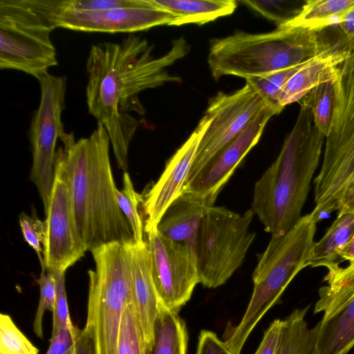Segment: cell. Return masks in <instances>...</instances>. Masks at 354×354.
<instances>
[{
	"label": "cell",
	"mask_w": 354,
	"mask_h": 354,
	"mask_svg": "<svg viewBox=\"0 0 354 354\" xmlns=\"http://www.w3.org/2000/svg\"><path fill=\"white\" fill-rule=\"evenodd\" d=\"M153 47L131 33L120 42L93 45L86 61L88 112L105 127L118 168L124 172L129 144L140 124L130 112L144 113L138 95L167 83H180L181 78L167 68L190 50L183 37L173 40L170 49L158 57L152 54Z\"/></svg>",
	"instance_id": "1"
},
{
	"label": "cell",
	"mask_w": 354,
	"mask_h": 354,
	"mask_svg": "<svg viewBox=\"0 0 354 354\" xmlns=\"http://www.w3.org/2000/svg\"><path fill=\"white\" fill-rule=\"evenodd\" d=\"M59 139L77 230L86 251L113 242H133L130 225L117 201L105 127L97 122L88 137L75 140L73 133L65 132Z\"/></svg>",
	"instance_id": "2"
},
{
	"label": "cell",
	"mask_w": 354,
	"mask_h": 354,
	"mask_svg": "<svg viewBox=\"0 0 354 354\" xmlns=\"http://www.w3.org/2000/svg\"><path fill=\"white\" fill-rule=\"evenodd\" d=\"M324 138L310 110L301 104L279 154L254 187L251 209L272 235L288 232L301 218Z\"/></svg>",
	"instance_id": "3"
},
{
	"label": "cell",
	"mask_w": 354,
	"mask_h": 354,
	"mask_svg": "<svg viewBox=\"0 0 354 354\" xmlns=\"http://www.w3.org/2000/svg\"><path fill=\"white\" fill-rule=\"evenodd\" d=\"M321 32L288 26L263 33L236 32L212 41L207 63L215 80L261 76L303 64L336 46Z\"/></svg>",
	"instance_id": "4"
},
{
	"label": "cell",
	"mask_w": 354,
	"mask_h": 354,
	"mask_svg": "<svg viewBox=\"0 0 354 354\" xmlns=\"http://www.w3.org/2000/svg\"><path fill=\"white\" fill-rule=\"evenodd\" d=\"M319 218L315 209L301 216L288 232L272 235L266 250L259 255L248 306L241 322L230 330L224 341L232 353L241 354L260 319L277 303L295 277L308 266Z\"/></svg>",
	"instance_id": "5"
},
{
	"label": "cell",
	"mask_w": 354,
	"mask_h": 354,
	"mask_svg": "<svg viewBox=\"0 0 354 354\" xmlns=\"http://www.w3.org/2000/svg\"><path fill=\"white\" fill-rule=\"evenodd\" d=\"M131 243L113 242L91 251L95 270L88 271L85 326L92 333L95 354L116 353L122 313L133 301Z\"/></svg>",
	"instance_id": "6"
},
{
	"label": "cell",
	"mask_w": 354,
	"mask_h": 354,
	"mask_svg": "<svg viewBox=\"0 0 354 354\" xmlns=\"http://www.w3.org/2000/svg\"><path fill=\"white\" fill-rule=\"evenodd\" d=\"M348 50L333 80L332 120L322 165L314 180L315 209L319 213L336 210L344 189L354 179V47Z\"/></svg>",
	"instance_id": "7"
},
{
	"label": "cell",
	"mask_w": 354,
	"mask_h": 354,
	"mask_svg": "<svg viewBox=\"0 0 354 354\" xmlns=\"http://www.w3.org/2000/svg\"><path fill=\"white\" fill-rule=\"evenodd\" d=\"M50 0H0V68L37 78L57 64Z\"/></svg>",
	"instance_id": "8"
},
{
	"label": "cell",
	"mask_w": 354,
	"mask_h": 354,
	"mask_svg": "<svg viewBox=\"0 0 354 354\" xmlns=\"http://www.w3.org/2000/svg\"><path fill=\"white\" fill-rule=\"evenodd\" d=\"M254 213L211 206L198 226L194 243L200 283L208 288L223 285L243 263L256 234L250 230Z\"/></svg>",
	"instance_id": "9"
},
{
	"label": "cell",
	"mask_w": 354,
	"mask_h": 354,
	"mask_svg": "<svg viewBox=\"0 0 354 354\" xmlns=\"http://www.w3.org/2000/svg\"><path fill=\"white\" fill-rule=\"evenodd\" d=\"M36 79L41 98L29 130L32 153L30 178L37 188L46 212L53 182L56 143L65 133L62 114L66 108V78L45 73Z\"/></svg>",
	"instance_id": "10"
},
{
	"label": "cell",
	"mask_w": 354,
	"mask_h": 354,
	"mask_svg": "<svg viewBox=\"0 0 354 354\" xmlns=\"http://www.w3.org/2000/svg\"><path fill=\"white\" fill-rule=\"evenodd\" d=\"M268 106L247 82L233 93L219 92L211 99L204 115L209 120V124L199 142L184 187L190 183L215 155L236 138Z\"/></svg>",
	"instance_id": "11"
},
{
	"label": "cell",
	"mask_w": 354,
	"mask_h": 354,
	"mask_svg": "<svg viewBox=\"0 0 354 354\" xmlns=\"http://www.w3.org/2000/svg\"><path fill=\"white\" fill-rule=\"evenodd\" d=\"M45 214L46 238L43 257L46 270L66 271L86 250L77 230L62 147L56 151L53 186Z\"/></svg>",
	"instance_id": "12"
},
{
	"label": "cell",
	"mask_w": 354,
	"mask_h": 354,
	"mask_svg": "<svg viewBox=\"0 0 354 354\" xmlns=\"http://www.w3.org/2000/svg\"><path fill=\"white\" fill-rule=\"evenodd\" d=\"M147 234L151 274L160 303L178 313L200 283L194 252L165 237L157 228Z\"/></svg>",
	"instance_id": "13"
},
{
	"label": "cell",
	"mask_w": 354,
	"mask_h": 354,
	"mask_svg": "<svg viewBox=\"0 0 354 354\" xmlns=\"http://www.w3.org/2000/svg\"><path fill=\"white\" fill-rule=\"evenodd\" d=\"M52 18L57 28L84 32H132L162 26H171L173 14L153 6L149 0L136 5L93 11L59 10L50 0Z\"/></svg>",
	"instance_id": "14"
},
{
	"label": "cell",
	"mask_w": 354,
	"mask_h": 354,
	"mask_svg": "<svg viewBox=\"0 0 354 354\" xmlns=\"http://www.w3.org/2000/svg\"><path fill=\"white\" fill-rule=\"evenodd\" d=\"M279 113L270 106L263 109L236 138L207 163L190 183L183 187L182 193L192 192L215 203L236 168L259 142L268 122Z\"/></svg>",
	"instance_id": "15"
},
{
	"label": "cell",
	"mask_w": 354,
	"mask_h": 354,
	"mask_svg": "<svg viewBox=\"0 0 354 354\" xmlns=\"http://www.w3.org/2000/svg\"><path fill=\"white\" fill-rule=\"evenodd\" d=\"M209 124L205 115L184 144L166 165L159 179L142 196L145 232L157 226L171 203L182 193L199 142Z\"/></svg>",
	"instance_id": "16"
},
{
	"label": "cell",
	"mask_w": 354,
	"mask_h": 354,
	"mask_svg": "<svg viewBox=\"0 0 354 354\" xmlns=\"http://www.w3.org/2000/svg\"><path fill=\"white\" fill-rule=\"evenodd\" d=\"M133 304L144 333L147 353L153 348L160 300L153 283L146 241L130 244Z\"/></svg>",
	"instance_id": "17"
},
{
	"label": "cell",
	"mask_w": 354,
	"mask_h": 354,
	"mask_svg": "<svg viewBox=\"0 0 354 354\" xmlns=\"http://www.w3.org/2000/svg\"><path fill=\"white\" fill-rule=\"evenodd\" d=\"M214 204L201 195L183 192L168 207L157 230L168 239L185 245L194 252L195 238L200 223Z\"/></svg>",
	"instance_id": "18"
},
{
	"label": "cell",
	"mask_w": 354,
	"mask_h": 354,
	"mask_svg": "<svg viewBox=\"0 0 354 354\" xmlns=\"http://www.w3.org/2000/svg\"><path fill=\"white\" fill-rule=\"evenodd\" d=\"M348 52L344 45L339 44L305 62L283 86L278 103L280 109L302 100L316 86L334 80Z\"/></svg>",
	"instance_id": "19"
},
{
	"label": "cell",
	"mask_w": 354,
	"mask_h": 354,
	"mask_svg": "<svg viewBox=\"0 0 354 354\" xmlns=\"http://www.w3.org/2000/svg\"><path fill=\"white\" fill-rule=\"evenodd\" d=\"M155 7L176 16L171 26L202 25L232 14L234 0H149Z\"/></svg>",
	"instance_id": "20"
},
{
	"label": "cell",
	"mask_w": 354,
	"mask_h": 354,
	"mask_svg": "<svg viewBox=\"0 0 354 354\" xmlns=\"http://www.w3.org/2000/svg\"><path fill=\"white\" fill-rule=\"evenodd\" d=\"M327 285L319 290L314 313H322V321L333 317L354 299V259L346 267L337 265L324 278Z\"/></svg>",
	"instance_id": "21"
},
{
	"label": "cell",
	"mask_w": 354,
	"mask_h": 354,
	"mask_svg": "<svg viewBox=\"0 0 354 354\" xmlns=\"http://www.w3.org/2000/svg\"><path fill=\"white\" fill-rule=\"evenodd\" d=\"M317 325L319 354H348L354 347V299L333 317L320 320Z\"/></svg>",
	"instance_id": "22"
},
{
	"label": "cell",
	"mask_w": 354,
	"mask_h": 354,
	"mask_svg": "<svg viewBox=\"0 0 354 354\" xmlns=\"http://www.w3.org/2000/svg\"><path fill=\"white\" fill-rule=\"evenodd\" d=\"M354 234V214H337L336 219L318 242H315L308 266L326 267L339 265V254Z\"/></svg>",
	"instance_id": "23"
},
{
	"label": "cell",
	"mask_w": 354,
	"mask_h": 354,
	"mask_svg": "<svg viewBox=\"0 0 354 354\" xmlns=\"http://www.w3.org/2000/svg\"><path fill=\"white\" fill-rule=\"evenodd\" d=\"M188 335L178 313L160 304L154 326V342L147 354H187Z\"/></svg>",
	"instance_id": "24"
},
{
	"label": "cell",
	"mask_w": 354,
	"mask_h": 354,
	"mask_svg": "<svg viewBox=\"0 0 354 354\" xmlns=\"http://www.w3.org/2000/svg\"><path fill=\"white\" fill-rule=\"evenodd\" d=\"M353 7L354 0H308L299 14L284 26L321 31L339 25L343 15Z\"/></svg>",
	"instance_id": "25"
},
{
	"label": "cell",
	"mask_w": 354,
	"mask_h": 354,
	"mask_svg": "<svg viewBox=\"0 0 354 354\" xmlns=\"http://www.w3.org/2000/svg\"><path fill=\"white\" fill-rule=\"evenodd\" d=\"M309 307L295 309L285 319L279 354H319L316 347L318 325L310 328L306 320Z\"/></svg>",
	"instance_id": "26"
},
{
	"label": "cell",
	"mask_w": 354,
	"mask_h": 354,
	"mask_svg": "<svg viewBox=\"0 0 354 354\" xmlns=\"http://www.w3.org/2000/svg\"><path fill=\"white\" fill-rule=\"evenodd\" d=\"M334 102L333 80L316 86L301 100V104L310 110L315 126L325 137L330 130Z\"/></svg>",
	"instance_id": "27"
},
{
	"label": "cell",
	"mask_w": 354,
	"mask_h": 354,
	"mask_svg": "<svg viewBox=\"0 0 354 354\" xmlns=\"http://www.w3.org/2000/svg\"><path fill=\"white\" fill-rule=\"evenodd\" d=\"M115 354H147V344L133 301L124 308Z\"/></svg>",
	"instance_id": "28"
},
{
	"label": "cell",
	"mask_w": 354,
	"mask_h": 354,
	"mask_svg": "<svg viewBox=\"0 0 354 354\" xmlns=\"http://www.w3.org/2000/svg\"><path fill=\"white\" fill-rule=\"evenodd\" d=\"M116 198L120 210L127 218L131 228L133 240L136 243H142L145 227L140 207L142 205V196L134 189L129 174L127 171L123 175V189H116Z\"/></svg>",
	"instance_id": "29"
},
{
	"label": "cell",
	"mask_w": 354,
	"mask_h": 354,
	"mask_svg": "<svg viewBox=\"0 0 354 354\" xmlns=\"http://www.w3.org/2000/svg\"><path fill=\"white\" fill-rule=\"evenodd\" d=\"M304 63L245 80L270 106L280 113L282 110L279 107L278 103L281 91L288 80Z\"/></svg>",
	"instance_id": "30"
},
{
	"label": "cell",
	"mask_w": 354,
	"mask_h": 354,
	"mask_svg": "<svg viewBox=\"0 0 354 354\" xmlns=\"http://www.w3.org/2000/svg\"><path fill=\"white\" fill-rule=\"evenodd\" d=\"M306 1L289 0H245L241 2L258 12L263 17L273 21L277 27L283 26L292 21L301 12Z\"/></svg>",
	"instance_id": "31"
},
{
	"label": "cell",
	"mask_w": 354,
	"mask_h": 354,
	"mask_svg": "<svg viewBox=\"0 0 354 354\" xmlns=\"http://www.w3.org/2000/svg\"><path fill=\"white\" fill-rule=\"evenodd\" d=\"M39 350L7 314L0 315V354H38Z\"/></svg>",
	"instance_id": "32"
},
{
	"label": "cell",
	"mask_w": 354,
	"mask_h": 354,
	"mask_svg": "<svg viewBox=\"0 0 354 354\" xmlns=\"http://www.w3.org/2000/svg\"><path fill=\"white\" fill-rule=\"evenodd\" d=\"M40 290L39 301L33 322V331L39 338L43 337L42 320L46 310L52 313L56 301V282L53 270L41 271L37 280Z\"/></svg>",
	"instance_id": "33"
},
{
	"label": "cell",
	"mask_w": 354,
	"mask_h": 354,
	"mask_svg": "<svg viewBox=\"0 0 354 354\" xmlns=\"http://www.w3.org/2000/svg\"><path fill=\"white\" fill-rule=\"evenodd\" d=\"M19 225L26 242L35 250L41 267V271H46L44 261V246L46 238V221L39 220L34 214L28 216L24 212L19 216Z\"/></svg>",
	"instance_id": "34"
},
{
	"label": "cell",
	"mask_w": 354,
	"mask_h": 354,
	"mask_svg": "<svg viewBox=\"0 0 354 354\" xmlns=\"http://www.w3.org/2000/svg\"><path fill=\"white\" fill-rule=\"evenodd\" d=\"M53 270L54 273L56 282V301L53 312V335L64 326H68L73 327L74 325L72 322L68 310L65 287L66 271L59 270Z\"/></svg>",
	"instance_id": "35"
},
{
	"label": "cell",
	"mask_w": 354,
	"mask_h": 354,
	"mask_svg": "<svg viewBox=\"0 0 354 354\" xmlns=\"http://www.w3.org/2000/svg\"><path fill=\"white\" fill-rule=\"evenodd\" d=\"M138 0H56L57 7L63 11H93L132 6Z\"/></svg>",
	"instance_id": "36"
},
{
	"label": "cell",
	"mask_w": 354,
	"mask_h": 354,
	"mask_svg": "<svg viewBox=\"0 0 354 354\" xmlns=\"http://www.w3.org/2000/svg\"><path fill=\"white\" fill-rule=\"evenodd\" d=\"M285 327V319H274L264 332L254 354H279Z\"/></svg>",
	"instance_id": "37"
},
{
	"label": "cell",
	"mask_w": 354,
	"mask_h": 354,
	"mask_svg": "<svg viewBox=\"0 0 354 354\" xmlns=\"http://www.w3.org/2000/svg\"><path fill=\"white\" fill-rule=\"evenodd\" d=\"M81 330L76 326H64L53 334L46 354H65L75 344Z\"/></svg>",
	"instance_id": "38"
},
{
	"label": "cell",
	"mask_w": 354,
	"mask_h": 354,
	"mask_svg": "<svg viewBox=\"0 0 354 354\" xmlns=\"http://www.w3.org/2000/svg\"><path fill=\"white\" fill-rule=\"evenodd\" d=\"M196 354H233L224 342L212 331L202 330L198 336Z\"/></svg>",
	"instance_id": "39"
},
{
	"label": "cell",
	"mask_w": 354,
	"mask_h": 354,
	"mask_svg": "<svg viewBox=\"0 0 354 354\" xmlns=\"http://www.w3.org/2000/svg\"><path fill=\"white\" fill-rule=\"evenodd\" d=\"M65 354H95L91 330L86 326L81 330L75 344Z\"/></svg>",
	"instance_id": "40"
},
{
	"label": "cell",
	"mask_w": 354,
	"mask_h": 354,
	"mask_svg": "<svg viewBox=\"0 0 354 354\" xmlns=\"http://www.w3.org/2000/svg\"><path fill=\"white\" fill-rule=\"evenodd\" d=\"M338 26L347 49L354 47V7L343 15Z\"/></svg>",
	"instance_id": "41"
},
{
	"label": "cell",
	"mask_w": 354,
	"mask_h": 354,
	"mask_svg": "<svg viewBox=\"0 0 354 354\" xmlns=\"http://www.w3.org/2000/svg\"><path fill=\"white\" fill-rule=\"evenodd\" d=\"M337 214H354V179L346 187L337 203Z\"/></svg>",
	"instance_id": "42"
},
{
	"label": "cell",
	"mask_w": 354,
	"mask_h": 354,
	"mask_svg": "<svg viewBox=\"0 0 354 354\" xmlns=\"http://www.w3.org/2000/svg\"><path fill=\"white\" fill-rule=\"evenodd\" d=\"M340 262L342 261H353L354 259V234L339 254Z\"/></svg>",
	"instance_id": "43"
}]
</instances>
